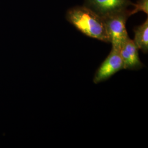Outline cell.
Returning <instances> with one entry per match:
<instances>
[{"label":"cell","mask_w":148,"mask_h":148,"mask_svg":"<svg viewBox=\"0 0 148 148\" xmlns=\"http://www.w3.org/2000/svg\"><path fill=\"white\" fill-rule=\"evenodd\" d=\"M123 69L124 64L119 51L112 48L108 56L96 71L93 82L98 84L106 81Z\"/></svg>","instance_id":"3"},{"label":"cell","mask_w":148,"mask_h":148,"mask_svg":"<svg viewBox=\"0 0 148 148\" xmlns=\"http://www.w3.org/2000/svg\"><path fill=\"white\" fill-rule=\"evenodd\" d=\"M138 50L133 40L130 37L123 43L119 52L124 64V69L138 70L143 67V63L139 57Z\"/></svg>","instance_id":"5"},{"label":"cell","mask_w":148,"mask_h":148,"mask_svg":"<svg viewBox=\"0 0 148 148\" xmlns=\"http://www.w3.org/2000/svg\"><path fill=\"white\" fill-rule=\"evenodd\" d=\"M134 8L132 11H130L129 16H132L141 11L148 14V0H137V3L134 4Z\"/></svg>","instance_id":"7"},{"label":"cell","mask_w":148,"mask_h":148,"mask_svg":"<svg viewBox=\"0 0 148 148\" xmlns=\"http://www.w3.org/2000/svg\"><path fill=\"white\" fill-rule=\"evenodd\" d=\"M66 19L85 35L109 42L103 18L86 6H76L70 9Z\"/></svg>","instance_id":"1"},{"label":"cell","mask_w":148,"mask_h":148,"mask_svg":"<svg viewBox=\"0 0 148 148\" xmlns=\"http://www.w3.org/2000/svg\"><path fill=\"white\" fill-rule=\"evenodd\" d=\"M85 6L104 18L124 11L134 6L130 0H85Z\"/></svg>","instance_id":"4"},{"label":"cell","mask_w":148,"mask_h":148,"mask_svg":"<svg viewBox=\"0 0 148 148\" xmlns=\"http://www.w3.org/2000/svg\"><path fill=\"white\" fill-rule=\"evenodd\" d=\"M129 12L124 11L103 18L109 42L112 48L119 51L129 37L126 27Z\"/></svg>","instance_id":"2"},{"label":"cell","mask_w":148,"mask_h":148,"mask_svg":"<svg viewBox=\"0 0 148 148\" xmlns=\"http://www.w3.org/2000/svg\"><path fill=\"white\" fill-rule=\"evenodd\" d=\"M134 38L133 41L138 49L144 53L148 52V19L142 25L136 27L134 29Z\"/></svg>","instance_id":"6"}]
</instances>
